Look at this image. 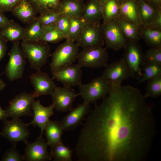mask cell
Here are the masks:
<instances>
[{
	"instance_id": "cell-1",
	"label": "cell",
	"mask_w": 161,
	"mask_h": 161,
	"mask_svg": "<svg viewBox=\"0 0 161 161\" xmlns=\"http://www.w3.org/2000/svg\"><path fill=\"white\" fill-rule=\"evenodd\" d=\"M88 114L75 148L78 161H144L156 133L153 112L138 89L111 85Z\"/></svg>"
},
{
	"instance_id": "cell-2",
	"label": "cell",
	"mask_w": 161,
	"mask_h": 161,
	"mask_svg": "<svg viewBox=\"0 0 161 161\" xmlns=\"http://www.w3.org/2000/svg\"><path fill=\"white\" fill-rule=\"evenodd\" d=\"M21 49L30 67L38 70L47 62L50 54L51 47L48 43L40 41H22Z\"/></svg>"
},
{
	"instance_id": "cell-3",
	"label": "cell",
	"mask_w": 161,
	"mask_h": 161,
	"mask_svg": "<svg viewBox=\"0 0 161 161\" xmlns=\"http://www.w3.org/2000/svg\"><path fill=\"white\" fill-rule=\"evenodd\" d=\"M79 86V95L83 102L88 104L95 103L100 99H103L109 94L111 89L109 82L102 75L92 80L89 83Z\"/></svg>"
},
{
	"instance_id": "cell-4",
	"label": "cell",
	"mask_w": 161,
	"mask_h": 161,
	"mask_svg": "<svg viewBox=\"0 0 161 161\" xmlns=\"http://www.w3.org/2000/svg\"><path fill=\"white\" fill-rule=\"evenodd\" d=\"M79 47L75 41L68 39L58 46L51 55V72L73 64L77 59Z\"/></svg>"
},
{
	"instance_id": "cell-5",
	"label": "cell",
	"mask_w": 161,
	"mask_h": 161,
	"mask_svg": "<svg viewBox=\"0 0 161 161\" xmlns=\"http://www.w3.org/2000/svg\"><path fill=\"white\" fill-rule=\"evenodd\" d=\"M123 58L128 68L130 77L139 80L142 75L145 61L142 48L137 41H128L124 48Z\"/></svg>"
},
{
	"instance_id": "cell-6",
	"label": "cell",
	"mask_w": 161,
	"mask_h": 161,
	"mask_svg": "<svg viewBox=\"0 0 161 161\" xmlns=\"http://www.w3.org/2000/svg\"><path fill=\"white\" fill-rule=\"evenodd\" d=\"M75 42L83 49L102 47L105 44L102 23L87 22Z\"/></svg>"
},
{
	"instance_id": "cell-7",
	"label": "cell",
	"mask_w": 161,
	"mask_h": 161,
	"mask_svg": "<svg viewBox=\"0 0 161 161\" xmlns=\"http://www.w3.org/2000/svg\"><path fill=\"white\" fill-rule=\"evenodd\" d=\"M13 43L8 53L9 59L4 71L6 76L10 81L22 78L26 63V58L20 47L19 41Z\"/></svg>"
},
{
	"instance_id": "cell-8",
	"label": "cell",
	"mask_w": 161,
	"mask_h": 161,
	"mask_svg": "<svg viewBox=\"0 0 161 161\" xmlns=\"http://www.w3.org/2000/svg\"><path fill=\"white\" fill-rule=\"evenodd\" d=\"M107 48L99 47L83 48L78 53L77 60L81 67L99 68L108 64V54Z\"/></svg>"
},
{
	"instance_id": "cell-9",
	"label": "cell",
	"mask_w": 161,
	"mask_h": 161,
	"mask_svg": "<svg viewBox=\"0 0 161 161\" xmlns=\"http://www.w3.org/2000/svg\"><path fill=\"white\" fill-rule=\"evenodd\" d=\"M35 98L32 93L24 92L16 95L9 102L6 110L8 117L20 118L24 116L32 117V106Z\"/></svg>"
},
{
	"instance_id": "cell-10",
	"label": "cell",
	"mask_w": 161,
	"mask_h": 161,
	"mask_svg": "<svg viewBox=\"0 0 161 161\" xmlns=\"http://www.w3.org/2000/svg\"><path fill=\"white\" fill-rule=\"evenodd\" d=\"M105 44L107 49L117 51L125 47L128 40L116 19L102 23Z\"/></svg>"
},
{
	"instance_id": "cell-11",
	"label": "cell",
	"mask_w": 161,
	"mask_h": 161,
	"mask_svg": "<svg viewBox=\"0 0 161 161\" xmlns=\"http://www.w3.org/2000/svg\"><path fill=\"white\" fill-rule=\"evenodd\" d=\"M3 126L1 135L10 141L13 145L18 142L27 141L30 135L28 126L20 118L3 120Z\"/></svg>"
},
{
	"instance_id": "cell-12",
	"label": "cell",
	"mask_w": 161,
	"mask_h": 161,
	"mask_svg": "<svg viewBox=\"0 0 161 161\" xmlns=\"http://www.w3.org/2000/svg\"><path fill=\"white\" fill-rule=\"evenodd\" d=\"M81 67L78 64L66 66L52 72V78L61 82L64 86H79L82 83Z\"/></svg>"
},
{
	"instance_id": "cell-13",
	"label": "cell",
	"mask_w": 161,
	"mask_h": 161,
	"mask_svg": "<svg viewBox=\"0 0 161 161\" xmlns=\"http://www.w3.org/2000/svg\"><path fill=\"white\" fill-rule=\"evenodd\" d=\"M51 95L55 109L59 112H65L72 109L73 102L79 94L72 87L57 86Z\"/></svg>"
},
{
	"instance_id": "cell-14",
	"label": "cell",
	"mask_w": 161,
	"mask_h": 161,
	"mask_svg": "<svg viewBox=\"0 0 161 161\" xmlns=\"http://www.w3.org/2000/svg\"><path fill=\"white\" fill-rule=\"evenodd\" d=\"M26 147L23 155L24 160L27 161H47L52 160V157L48 151L49 146L47 141L39 136L34 142H25Z\"/></svg>"
},
{
	"instance_id": "cell-15",
	"label": "cell",
	"mask_w": 161,
	"mask_h": 161,
	"mask_svg": "<svg viewBox=\"0 0 161 161\" xmlns=\"http://www.w3.org/2000/svg\"><path fill=\"white\" fill-rule=\"evenodd\" d=\"M102 75L110 84L121 85L130 77L128 68L124 58L107 64L105 67Z\"/></svg>"
},
{
	"instance_id": "cell-16",
	"label": "cell",
	"mask_w": 161,
	"mask_h": 161,
	"mask_svg": "<svg viewBox=\"0 0 161 161\" xmlns=\"http://www.w3.org/2000/svg\"><path fill=\"white\" fill-rule=\"evenodd\" d=\"M30 80L34 88L32 94L35 98L40 95H51L57 87L54 80L41 70L30 75Z\"/></svg>"
},
{
	"instance_id": "cell-17",
	"label": "cell",
	"mask_w": 161,
	"mask_h": 161,
	"mask_svg": "<svg viewBox=\"0 0 161 161\" xmlns=\"http://www.w3.org/2000/svg\"><path fill=\"white\" fill-rule=\"evenodd\" d=\"M90 111L89 104L84 102L73 108L60 122L64 131L75 129Z\"/></svg>"
},
{
	"instance_id": "cell-18",
	"label": "cell",
	"mask_w": 161,
	"mask_h": 161,
	"mask_svg": "<svg viewBox=\"0 0 161 161\" xmlns=\"http://www.w3.org/2000/svg\"><path fill=\"white\" fill-rule=\"evenodd\" d=\"M54 106L52 104L48 106H44L41 103L39 100H34L32 106L34 115L33 120L30 123H26L28 126L32 125L37 126L41 130L40 136L42 137L47 125L49 120V118L53 115Z\"/></svg>"
},
{
	"instance_id": "cell-19",
	"label": "cell",
	"mask_w": 161,
	"mask_h": 161,
	"mask_svg": "<svg viewBox=\"0 0 161 161\" xmlns=\"http://www.w3.org/2000/svg\"><path fill=\"white\" fill-rule=\"evenodd\" d=\"M137 5L141 26L151 27L160 7L153 6L143 0H139Z\"/></svg>"
},
{
	"instance_id": "cell-20",
	"label": "cell",
	"mask_w": 161,
	"mask_h": 161,
	"mask_svg": "<svg viewBox=\"0 0 161 161\" xmlns=\"http://www.w3.org/2000/svg\"><path fill=\"white\" fill-rule=\"evenodd\" d=\"M103 16V4L98 0H87L81 17L87 22L100 21Z\"/></svg>"
},
{
	"instance_id": "cell-21",
	"label": "cell",
	"mask_w": 161,
	"mask_h": 161,
	"mask_svg": "<svg viewBox=\"0 0 161 161\" xmlns=\"http://www.w3.org/2000/svg\"><path fill=\"white\" fill-rule=\"evenodd\" d=\"M11 12L14 16L26 24L36 18L37 13L29 0H22Z\"/></svg>"
},
{
	"instance_id": "cell-22",
	"label": "cell",
	"mask_w": 161,
	"mask_h": 161,
	"mask_svg": "<svg viewBox=\"0 0 161 161\" xmlns=\"http://www.w3.org/2000/svg\"><path fill=\"white\" fill-rule=\"evenodd\" d=\"M120 15L138 27H141L137 3L135 0H127L120 5Z\"/></svg>"
},
{
	"instance_id": "cell-23",
	"label": "cell",
	"mask_w": 161,
	"mask_h": 161,
	"mask_svg": "<svg viewBox=\"0 0 161 161\" xmlns=\"http://www.w3.org/2000/svg\"><path fill=\"white\" fill-rule=\"evenodd\" d=\"M24 33V28L13 20H10L7 24L0 29V35L7 42L22 40Z\"/></svg>"
},
{
	"instance_id": "cell-24",
	"label": "cell",
	"mask_w": 161,
	"mask_h": 161,
	"mask_svg": "<svg viewBox=\"0 0 161 161\" xmlns=\"http://www.w3.org/2000/svg\"><path fill=\"white\" fill-rule=\"evenodd\" d=\"M84 4L79 0H62L58 12L70 17H81Z\"/></svg>"
},
{
	"instance_id": "cell-25",
	"label": "cell",
	"mask_w": 161,
	"mask_h": 161,
	"mask_svg": "<svg viewBox=\"0 0 161 161\" xmlns=\"http://www.w3.org/2000/svg\"><path fill=\"white\" fill-rule=\"evenodd\" d=\"M44 131L49 146L52 147L62 142L61 136L64 130L60 122L50 119Z\"/></svg>"
},
{
	"instance_id": "cell-26",
	"label": "cell",
	"mask_w": 161,
	"mask_h": 161,
	"mask_svg": "<svg viewBox=\"0 0 161 161\" xmlns=\"http://www.w3.org/2000/svg\"><path fill=\"white\" fill-rule=\"evenodd\" d=\"M128 41H137L141 37V27H138L123 18L120 15L116 19Z\"/></svg>"
},
{
	"instance_id": "cell-27",
	"label": "cell",
	"mask_w": 161,
	"mask_h": 161,
	"mask_svg": "<svg viewBox=\"0 0 161 161\" xmlns=\"http://www.w3.org/2000/svg\"><path fill=\"white\" fill-rule=\"evenodd\" d=\"M44 26L38 17L27 24L22 41H40L41 38Z\"/></svg>"
},
{
	"instance_id": "cell-28",
	"label": "cell",
	"mask_w": 161,
	"mask_h": 161,
	"mask_svg": "<svg viewBox=\"0 0 161 161\" xmlns=\"http://www.w3.org/2000/svg\"><path fill=\"white\" fill-rule=\"evenodd\" d=\"M37 13L41 15L52 11H58L62 0H29Z\"/></svg>"
},
{
	"instance_id": "cell-29",
	"label": "cell",
	"mask_w": 161,
	"mask_h": 161,
	"mask_svg": "<svg viewBox=\"0 0 161 161\" xmlns=\"http://www.w3.org/2000/svg\"><path fill=\"white\" fill-rule=\"evenodd\" d=\"M141 36L151 47H161V30L141 27Z\"/></svg>"
},
{
	"instance_id": "cell-30",
	"label": "cell",
	"mask_w": 161,
	"mask_h": 161,
	"mask_svg": "<svg viewBox=\"0 0 161 161\" xmlns=\"http://www.w3.org/2000/svg\"><path fill=\"white\" fill-rule=\"evenodd\" d=\"M65 39H66V37L55 24L44 26L40 41L48 43H56Z\"/></svg>"
},
{
	"instance_id": "cell-31",
	"label": "cell",
	"mask_w": 161,
	"mask_h": 161,
	"mask_svg": "<svg viewBox=\"0 0 161 161\" xmlns=\"http://www.w3.org/2000/svg\"><path fill=\"white\" fill-rule=\"evenodd\" d=\"M118 0H109L103 5V22L116 19L120 15Z\"/></svg>"
},
{
	"instance_id": "cell-32",
	"label": "cell",
	"mask_w": 161,
	"mask_h": 161,
	"mask_svg": "<svg viewBox=\"0 0 161 161\" xmlns=\"http://www.w3.org/2000/svg\"><path fill=\"white\" fill-rule=\"evenodd\" d=\"M51 147L50 154L52 158L58 161H72L73 150L65 146L62 142Z\"/></svg>"
},
{
	"instance_id": "cell-33",
	"label": "cell",
	"mask_w": 161,
	"mask_h": 161,
	"mask_svg": "<svg viewBox=\"0 0 161 161\" xmlns=\"http://www.w3.org/2000/svg\"><path fill=\"white\" fill-rule=\"evenodd\" d=\"M161 74V64L145 61L143 66L142 75L138 83H141Z\"/></svg>"
},
{
	"instance_id": "cell-34",
	"label": "cell",
	"mask_w": 161,
	"mask_h": 161,
	"mask_svg": "<svg viewBox=\"0 0 161 161\" xmlns=\"http://www.w3.org/2000/svg\"><path fill=\"white\" fill-rule=\"evenodd\" d=\"M145 99L148 97L156 98L161 95V74L147 80Z\"/></svg>"
},
{
	"instance_id": "cell-35",
	"label": "cell",
	"mask_w": 161,
	"mask_h": 161,
	"mask_svg": "<svg viewBox=\"0 0 161 161\" xmlns=\"http://www.w3.org/2000/svg\"><path fill=\"white\" fill-rule=\"evenodd\" d=\"M70 18V25L68 39L75 41L87 22L81 17Z\"/></svg>"
},
{
	"instance_id": "cell-36",
	"label": "cell",
	"mask_w": 161,
	"mask_h": 161,
	"mask_svg": "<svg viewBox=\"0 0 161 161\" xmlns=\"http://www.w3.org/2000/svg\"><path fill=\"white\" fill-rule=\"evenodd\" d=\"M60 15L58 11H52L44 13L38 17L42 24L46 26L56 24Z\"/></svg>"
},
{
	"instance_id": "cell-37",
	"label": "cell",
	"mask_w": 161,
	"mask_h": 161,
	"mask_svg": "<svg viewBox=\"0 0 161 161\" xmlns=\"http://www.w3.org/2000/svg\"><path fill=\"white\" fill-rule=\"evenodd\" d=\"M24 159L23 155H21L16 148V145L7 150L2 157V161H22Z\"/></svg>"
},
{
	"instance_id": "cell-38",
	"label": "cell",
	"mask_w": 161,
	"mask_h": 161,
	"mask_svg": "<svg viewBox=\"0 0 161 161\" xmlns=\"http://www.w3.org/2000/svg\"><path fill=\"white\" fill-rule=\"evenodd\" d=\"M145 61L161 64V47H151L144 55Z\"/></svg>"
},
{
	"instance_id": "cell-39",
	"label": "cell",
	"mask_w": 161,
	"mask_h": 161,
	"mask_svg": "<svg viewBox=\"0 0 161 161\" xmlns=\"http://www.w3.org/2000/svg\"><path fill=\"white\" fill-rule=\"evenodd\" d=\"M56 25L58 29L68 39L70 25V18L68 16L61 15Z\"/></svg>"
},
{
	"instance_id": "cell-40",
	"label": "cell",
	"mask_w": 161,
	"mask_h": 161,
	"mask_svg": "<svg viewBox=\"0 0 161 161\" xmlns=\"http://www.w3.org/2000/svg\"><path fill=\"white\" fill-rule=\"evenodd\" d=\"M22 0H0V11L11 12Z\"/></svg>"
},
{
	"instance_id": "cell-41",
	"label": "cell",
	"mask_w": 161,
	"mask_h": 161,
	"mask_svg": "<svg viewBox=\"0 0 161 161\" xmlns=\"http://www.w3.org/2000/svg\"><path fill=\"white\" fill-rule=\"evenodd\" d=\"M7 42L0 35V63L6 54Z\"/></svg>"
},
{
	"instance_id": "cell-42",
	"label": "cell",
	"mask_w": 161,
	"mask_h": 161,
	"mask_svg": "<svg viewBox=\"0 0 161 161\" xmlns=\"http://www.w3.org/2000/svg\"><path fill=\"white\" fill-rule=\"evenodd\" d=\"M151 28L161 30V10H158L156 17Z\"/></svg>"
},
{
	"instance_id": "cell-43",
	"label": "cell",
	"mask_w": 161,
	"mask_h": 161,
	"mask_svg": "<svg viewBox=\"0 0 161 161\" xmlns=\"http://www.w3.org/2000/svg\"><path fill=\"white\" fill-rule=\"evenodd\" d=\"M3 13L0 11V29L6 26L10 21Z\"/></svg>"
},
{
	"instance_id": "cell-44",
	"label": "cell",
	"mask_w": 161,
	"mask_h": 161,
	"mask_svg": "<svg viewBox=\"0 0 161 161\" xmlns=\"http://www.w3.org/2000/svg\"><path fill=\"white\" fill-rule=\"evenodd\" d=\"M7 118L8 116L6 110L3 109L0 104V121L4 120Z\"/></svg>"
},
{
	"instance_id": "cell-45",
	"label": "cell",
	"mask_w": 161,
	"mask_h": 161,
	"mask_svg": "<svg viewBox=\"0 0 161 161\" xmlns=\"http://www.w3.org/2000/svg\"><path fill=\"white\" fill-rule=\"evenodd\" d=\"M6 86V84L0 78V91L4 89Z\"/></svg>"
},
{
	"instance_id": "cell-46",
	"label": "cell",
	"mask_w": 161,
	"mask_h": 161,
	"mask_svg": "<svg viewBox=\"0 0 161 161\" xmlns=\"http://www.w3.org/2000/svg\"><path fill=\"white\" fill-rule=\"evenodd\" d=\"M153 2L156 6L160 7L161 0H151Z\"/></svg>"
},
{
	"instance_id": "cell-47",
	"label": "cell",
	"mask_w": 161,
	"mask_h": 161,
	"mask_svg": "<svg viewBox=\"0 0 161 161\" xmlns=\"http://www.w3.org/2000/svg\"><path fill=\"white\" fill-rule=\"evenodd\" d=\"M103 5L109 0H98Z\"/></svg>"
},
{
	"instance_id": "cell-48",
	"label": "cell",
	"mask_w": 161,
	"mask_h": 161,
	"mask_svg": "<svg viewBox=\"0 0 161 161\" xmlns=\"http://www.w3.org/2000/svg\"><path fill=\"white\" fill-rule=\"evenodd\" d=\"M118 0L119 1H121V2H122V1H123L126 0Z\"/></svg>"
},
{
	"instance_id": "cell-49",
	"label": "cell",
	"mask_w": 161,
	"mask_h": 161,
	"mask_svg": "<svg viewBox=\"0 0 161 161\" xmlns=\"http://www.w3.org/2000/svg\"><path fill=\"white\" fill-rule=\"evenodd\" d=\"M80 0V1H84L85 0Z\"/></svg>"
},
{
	"instance_id": "cell-50",
	"label": "cell",
	"mask_w": 161,
	"mask_h": 161,
	"mask_svg": "<svg viewBox=\"0 0 161 161\" xmlns=\"http://www.w3.org/2000/svg\"><path fill=\"white\" fill-rule=\"evenodd\" d=\"M143 0L146 1V0Z\"/></svg>"
},
{
	"instance_id": "cell-51",
	"label": "cell",
	"mask_w": 161,
	"mask_h": 161,
	"mask_svg": "<svg viewBox=\"0 0 161 161\" xmlns=\"http://www.w3.org/2000/svg\"><path fill=\"white\" fill-rule=\"evenodd\" d=\"M1 135V132H0V136Z\"/></svg>"
}]
</instances>
